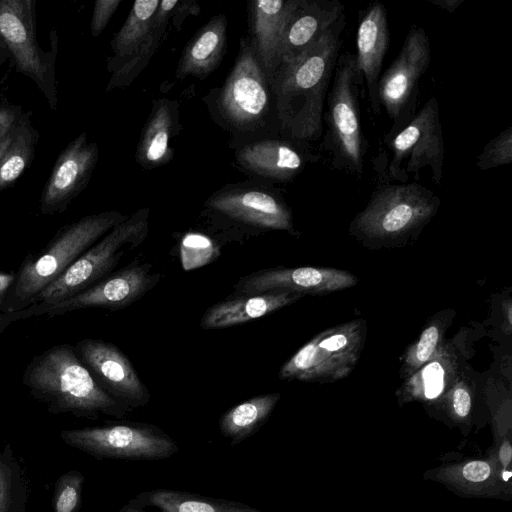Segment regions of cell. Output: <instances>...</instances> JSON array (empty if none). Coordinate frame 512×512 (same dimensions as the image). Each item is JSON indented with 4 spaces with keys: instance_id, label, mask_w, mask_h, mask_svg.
Listing matches in <instances>:
<instances>
[{
    "instance_id": "43",
    "label": "cell",
    "mask_w": 512,
    "mask_h": 512,
    "mask_svg": "<svg viewBox=\"0 0 512 512\" xmlns=\"http://www.w3.org/2000/svg\"><path fill=\"white\" fill-rule=\"evenodd\" d=\"M7 59H9V54L6 50L5 45L0 40V67L2 66V64L5 63V61H7Z\"/></svg>"
},
{
    "instance_id": "39",
    "label": "cell",
    "mask_w": 512,
    "mask_h": 512,
    "mask_svg": "<svg viewBox=\"0 0 512 512\" xmlns=\"http://www.w3.org/2000/svg\"><path fill=\"white\" fill-rule=\"evenodd\" d=\"M23 113L21 105L12 103L6 96L0 94V140L17 123Z\"/></svg>"
},
{
    "instance_id": "16",
    "label": "cell",
    "mask_w": 512,
    "mask_h": 512,
    "mask_svg": "<svg viewBox=\"0 0 512 512\" xmlns=\"http://www.w3.org/2000/svg\"><path fill=\"white\" fill-rule=\"evenodd\" d=\"M99 159V148L82 132L59 153L39 200L43 215L67 210L72 201L88 186Z\"/></svg>"
},
{
    "instance_id": "23",
    "label": "cell",
    "mask_w": 512,
    "mask_h": 512,
    "mask_svg": "<svg viewBox=\"0 0 512 512\" xmlns=\"http://www.w3.org/2000/svg\"><path fill=\"white\" fill-rule=\"evenodd\" d=\"M303 296L287 290L234 295L210 306L201 318L200 327L211 330L241 325L290 305Z\"/></svg>"
},
{
    "instance_id": "13",
    "label": "cell",
    "mask_w": 512,
    "mask_h": 512,
    "mask_svg": "<svg viewBox=\"0 0 512 512\" xmlns=\"http://www.w3.org/2000/svg\"><path fill=\"white\" fill-rule=\"evenodd\" d=\"M152 265L135 260L84 290L58 303L39 309L25 308L0 314V333L13 322L47 314L49 318L85 308L119 310L142 298L160 280Z\"/></svg>"
},
{
    "instance_id": "33",
    "label": "cell",
    "mask_w": 512,
    "mask_h": 512,
    "mask_svg": "<svg viewBox=\"0 0 512 512\" xmlns=\"http://www.w3.org/2000/svg\"><path fill=\"white\" fill-rule=\"evenodd\" d=\"M472 389L466 381L455 382L442 398L439 407L446 417V423L458 427L463 435L471 430Z\"/></svg>"
},
{
    "instance_id": "27",
    "label": "cell",
    "mask_w": 512,
    "mask_h": 512,
    "mask_svg": "<svg viewBox=\"0 0 512 512\" xmlns=\"http://www.w3.org/2000/svg\"><path fill=\"white\" fill-rule=\"evenodd\" d=\"M129 502L143 508L154 507L159 512H265L238 501L167 488L141 492Z\"/></svg>"
},
{
    "instance_id": "4",
    "label": "cell",
    "mask_w": 512,
    "mask_h": 512,
    "mask_svg": "<svg viewBox=\"0 0 512 512\" xmlns=\"http://www.w3.org/2000/svg\"><path fill=\"white\" fill-rule=\"evenodd\" d=\"M331 81L327 109L323 112L326 129L322 148L333 169L361 179L367 144L358 101L363 80L356 70L355 54H339Z\"/></svg>"
},
{
    "instance_id": "5",
    "label": "cell",
    "mask_w": 512,
    "mask_h": 512,
    "mask_svg": "<svg viewBox=\"0 0 512 512\" xmlns=\"http://www.w3.org/2000/svg\"><path fill=\"white\" fill-rule=\"evenodd\" d=\"M148 226V208H142L127 217L33 297L26 308L39 309L58 303L83 292L111 274L124 253L143 242L148 234Z\"/></svg>"
},
{
    "instance_id": "9",
    "label": "cell",
    "mask_w": 512,
    "mask_h": 512,
    "mask_svg": "<svg viewBox=\"0 0 512 512\" xmlns=\"http://www.w3.org/2000/svg\"><path fill=\"white\" fill-rule=\"evenodd\" d=\"M273 93L248 36L241 38L235 63L215 100L220 120L237 133L255 132L266 125Z\"/></svg>"
},
{
    "instance_id": "38",
    "label": "cell",
    "mask_w": 512,
    "mask_h": 512,
    "mask_svg": "<svg viewBox=\"0 0 512 512\" xmlns=\"http://www.w3.org/2000/svg\"><path fill=\"white\" fill-rule=\"evenodd\" d=\"M121 2L122 0L95 1L90 23L93 37H97L103 32Z\"/></svg>"
},
{
    "instance_id": "8",
    "label": "cell",
    "mask_w": 512,
    "mask_h": 512,
    "mask_svg": "<svg viewBox=\"0 0 512 512\" xmlns=\"http://www.w3.org/2000/svg\"><path fill=\"white\" fill-rule=\"evenodd\" d=\"M0 40L15 69L30 78L56 111L58 90L56 60L59 37L50 31V50L43 51L36 39V1L0 0Z\"/></svg>"
},
{
    "instance_id": "29",
    "label": "cell",
    "mask_w": 512,
    "mask_h": 512,
    "mask_svg": "<svg viewBox=\"0 0 512 512\" xmlns=\"http://www.w3.org/2000/svg\"><path fill=\"white\" fill-rule=\"evenodd\" d=\"M280 393L249 398L227 410L219 419L220 433L236 446L254 435L269 419L280 400Z\"/></svg>"
},
{
    "instance_id": "24",
    "label": "cell",
    "mask_w": 512,
    "mask_h": 512,
    "mask_svg": "<svg viewBox=\"0 0 512 512\" xmlns=\"http://www.w3.org/2000/svg\"><path fill=\"white\" fill-rule=\"evenodd\" d=\"M179 129L177 101L165 98L154 100L137 145V163L142 168L152 169L170 162L174 156L170 145Z\"/></svg>"
},
{
    "instance_id": "20",
    "label": "cell",
    "mask_w": 512,
    "mask_h": 512,
    "mask_svg": "<svg viewBox=\"0 0 512 512\" xmlns=\"http://www.w3.org/2000/svg\"><path fill=\"white\" fill-rule=\"evenodd\" d=\"M387 16V9L381 2H371L359 12L356 33V70L366 82L367 97L376 114L381 110L377 85L390 42Z\"/></svg>"
},
{
    "instance_id": "30",
    "label": "cell",
    "mask_w": 512,
    "mask_h": 512,
    "mask_svg": "<svg viewBox=\"0 0 512 512\" xmlns=\"http://www.w3.org/2000/svg\"><path fill=\"white\" fill-rule=\"evenodd\" d=\"M455 363L446 349L439 347L425 365L411 374L398 393L400 404L438 398L454 374Z\"/></svg>"
},
{
    "instance_id": "18",
    "label": "cell",
    "mask_w": 512,
    "mask_h": 512,
    "mask_svg": "<svg viewBox=\"0 0 512 512\" xmlns=\"http://www.w3.org/2000/svg\"><path fill=\"white\" fill-rule=\"evenodd\" d=\"M357 283L355 275L330 267L266 268L241 277L234 295L287 290L300 294H326Z\"/></svg>"
},
{
    "instance_id": "37",
    "label": "cell",
    "mask_w": 512,
    "mask_h": 512,
    "mask_svg": "<svg viewBox=\"0 0 512 512\" xmlns=\"http://www.w3.org/2000/svg\"><path fill=\"white\" fill-rule=\"evenodd\" d=\"M213 242L205 235L189 233L181 242V260L184 270L200 267L213 258Z\"/></svg>"
},
{
    "instance_id": "36",
    "label": "cell",
    "mask_w": 512,
    "mask_h": 512,
    "mask_svg": "<svg viewBox=\"0 0 512 512\" xmlns=\"http://www.w3.org/2000/svg\"><path fill=\"white\" fill-rule=\"evenodd\" d=\"M512 162V127H507L492 138L476 158L480 170H488Z\"/></svg>"
},
{
    "instance_id": "7",
    "label": "cell",
    "mask_w": 512,
    "mask_h": 512,
    "mask_svg": "<svg viewBox=\"0 0 512 512\" xmlns=\"http://www.w3.org/2000/svg\"><path fill=\"white\" fill-rule=\"evenodd\" d=\"M384 144L390 150V158L378 159L384 168L378 170L381 183H408L410 175L417 181L420 171L429 168L432 180L441 185L444 164V141L439 104L435 96L414 114L409 122Z\"/></svg>"
},
{
    "instance_id": "31",
    "label": "cell",
    "mask_w": 512,
    "mask_h": 512,
    "mask_svg": "<svg viewBox=\"0 0 512 512\" xmlns=\"http://www.w3.org/2000/svg\"><path fill=\"white\" fill-rule=\"evenodd\" d=\"M178 2L177 0H160L154 16L153 30L150 36L143 43L137 54L112 72L106 91L128 86L147 66L162 41L169 18L172 16Z\"/></svg>"
},
{
    "instance_id": "40",
    "label": "cell",
    "mask_w": 512,
    "mask_h": 512,
    "mask_svg": "<svg viewBox=\"0 0 512 512\" xmlns=\"http://www.w3.org/2000/svg\"><path fill=\"white\" fill-rule=\"evenodd\" d=\"M15 280V272L0 271V314L2 313L3 305L8 294L9 289Z\"/></svg>"
},
{
    "instance_id": "11",
    "label": "cell",
    "mask_w": 512,
    "mask_h": 512,
    "mask_svg": "<svg viewBox=\"0 0 512 512\" xmlns=\"http://www.w3.org/2000/svg\"><path fill=\"white\" fill-rule=\"evenodd\" d=\"M364 334L361 320L320 332L282 365L280 379L334 382L345 378L359 360Z\"/></svg>"
},
{
    "instance_id": "3",
    "label": "cell",
    "mask_w": 512,
    "mask_h": 512,
    "mask_svg": "<svg viewBox=\"0 0 512 512\" xmlns=\"http://www.w3.org/2000/svg\"><path fill=\"white\" fill-rule=\"evenodd\" d=\"M125 219L126 215L112 210L87 215L60 227L41 251L30 252L24 257L15 273L2 313L26 308L33 297Z\"/></svg>"
},
{
    "instance_id": "12",
    "label": "cell",
    "mask_w": 512,
    "mask_h": 512,
    "mask_svg": "<svg viewBox=\"0 0 512 512\" xmlns=\"http://www.w3.org/2000/svg\"><path fill=\"white\" fill-rule=\"evenodd\" d=\"M431 62L430 39L422 27L412 26L388 68L381 73L377 97L392 122L384 139L401 130L417 112L419 82Z\"/></svg>"
},
{
    "instance_id": "17",
    "label": "cell",
    "mask_w": 512,
    "mask_h": 512,
    "mask_svg": "<svg viewBox=\"0 0 512 512\" xmlns=\"http://www.w3.org/2000/svg\"><path fill=\"white\" fill-rule=\"evenodd\" d=\"M512 470H504L487 453L481 458L448 461L426 470L424 480L436 482L463 498L512 499Z\"/></svg>"
},
{
    "instance_id": "32",
    "label": "cell",
    "mask_w": 512,
    "mask_h": 512,
    "mask_svg": "<svg viewBox=\"0 0 512 512\" xmlns=\"http://www.w3.org/2000/svg\"><path fill=\"white\" fill-rule=\"evenodd\" d=\"M30 481L10 442L0 448V512H26Z\"/></svg>"
},
{
    "instance_id": "41",
    "label": "cell",
    "mask_w": 512,
    "mask_h": 512,
    "mask_svg": "<svg viewBox=\"0 0 512 512\" xmlns=\"http://www.w3.org/2000/svg\"><path fill=\"white\" fill-rule=\"evenodd\" d=\"M463 0H429L432 4L443 10L453 13Z\"/></svg>"
},
{
    "instance_id": "10",
    "label": "cell",
    "mask_w": 512,
    "mask_h": 512,
    "mask_svg": "<svg viewBox=\"0 0 512 512\" xmlns=\"http://www.w3.org/2000/svg\"><path fill=\"white\" fill-rule=\"evenodd\" d=\"M66 445L98 459L155 461L179 452L178 444L160 427L140 422H110L60 432Z\"/></svg>"
},
{
    "instance_id": "1",
    "label": "cell",
    "mask_w": 512,
    "mask_h": 512,
    "mask_svg": "<svg viewBox=\"0 0 512 512\" xmlns=\"http://www.w3.org/2000/svg\"><path fill=\"white\" fill-rule=\"evenodd\" d=\"M344 26L345 15L308 50L282 63L270 80L276 119L290 140L308 143L323 134L324 101Z\"/></svg>"
},
{
    "instance_id": "25",
    "label": "cell",
    "mask_w": 512,
    "mask_h": 512,
    "mask_svg": "<svg viewBox=\"0 0 512 512\" xmlns=\"http://www.w3.org/2000/svg\"><path fill=\"white\" fill-rule=\"evenodd\" d=\"M227 18L218 14L201 27L186 45L175 78L187 76L205 79L221 63L227 42Z\"/></svg>"
},
{
    "instance_id": "2",
    "label": "cell",
    "mask_w": 512,
    "mask_h": 512,
    "mask_svg": "<svg viewBox=\"0 0 512 512\" xmlns=\"http://www.w3.org/2000/svg\"><path fill=\"white\" fill-rule=\"evenodd\" d=\"M22 383L51 414L96 420L100 415L123 419L132 411L99 386L67 343L35 355L23 371Z\"/></svg>"
},
{
    "instance_id": "26",
    "label": "cell",
    "mask_w": 512,
    "mask_h": 512,
    "mask_svg": "<svg viewBox=\"0 0 512 512\" xmlns=\"http://www.w3.org/2000/svg\"><path fill=\"white\" fill-rule=\"evenodd\" d=\"M31 115V111L24 112L0 140V193L14 186L35 157L40 135Z\"/></svg>"
},
{
    "instance_id": "35",
    "label": "cell",
    "mask_w": 512,
    "mask_h": 512,
    "mask_svg": "<svg viewBox=\"0 0 512 512\" xmlns=\"http://www.w3.org/2000/svg\"><path fill=\"white\" fill-rule=\"evenodd\" d=\"M84 481V475L79 470L62 473L54 484L53 512H80Z\"/></svg>"
},
{
    "instance_id": "34",
    "label": "cell",
    "mask_w": 512,
    "mask_h": 512,
    "mask_svg": "<svg viewBox=\"0 0 512 512\" xmlns=\"http://www.w3.org/2000/svg\"><path fill=\"white\" fill-rule=\"evenodd\" d=\"M442 333L440 320L432 321L424 328L418 340L404 354L402 371L405 375L410 376L432 359L440 347Z\"/></svg>"
},
{
    "instance_id": "19",
    "label": "cell",
    "mask_w": 512,
    "mask_h": 512,
    "mask_svg": "<svg viewBox=\"0 0 512 512\" xmlns=\"http://www.w3.org/2000/svg\"><path fill=\"white\" fill-rule=\"evenodd\" d=\"M298 141L262 139L240 147L236 162L249 174L272 182H290L302 172L307 162L317 161Z\"/></svg>"
},
{
    "instance_id": "6",
    "label": "cell",
    "mask_w": 512,
    "mask_h": 512,
    "mask_svg": "<svg viewBox=\"0 0 512 512\" xmlns=\"http://www.w3.org/2000/svg\"><path fill=\"white\" fill-rule=\"evenodd\" d=\"M439 206V197L418 182L379 183L351 229L369 239L398 238L423 227Z\"/></svg>"
},
{
    "instance_id": "42",
    "label": "cell",
    "mask_w": 512,
    "mask_h": 512,
    "mask_svg": "<svg viewBox=\"0 0 512 512\" xmlns=\"http://www.w3.org/2000/svg\"><path fill=\"white\" fill-rule=\"evenodd\" d=\"M114 512H148L145 508L134 505L133 503L129 502L123 505L119 510Z\"/></svg>"
},
{
    "instance_id": "22",
    "label": "cell",
    "mask_w": 512,
    "mask_h": 512,
    "mask_svg": "<svg viewBox=\"0 0 512 512\" xmlns=\"http://www.w3.org/2000/svg\"><path fill=\"white\" fill-rule=\"evenodd\" d=\"M298 0H256L249 3L248 36L270 82L281 65V41L285 25Z\"/></svg>"
},
{
    "instance_id": "28",
    "label": "cell",
    "mask_w": 512,
    "mask_h": 512,
    "mask_svg": "<svg viewBox=\"0 0 512 512\" xmlns=\"http://www.w3.org/2000/svg\"><path fill=\"white\" fill-rule=\"evenodd\" d=\"M160 0L135 1L131 10L111 40V50L114 53L108 60L107 68L114 72L130 60L140 50L153 30V21Z\"/></svg>"
},
{
    "instance_id": "15",
    "label": "cell",
    "mask_w": 512,
    "mask_h": 512,
    "mask_svg": "<svg viewBox=\"0 0 512 512\" xmlns=\"http://www.w3.org/2000/svg\"><path fill=\"white\" fill-rule=\"evenodd\" d=\"M74 349L99 386L132 410L150 401V392L128 357L114 344L84 338Z\"/></svg>"
},
{
    "instance_id": "14",
    "label": "cell",
    "mask_w": 512,
    "mask_h": 512,
    "mask_svg": "<svg viewBox=\"0 0 512 512\" xmlns=\"http://www.w3.org/2000/svg\"><path fill=\"white\" fill-rule=\"evenodd\" d=\"M205 206L237 223L263 230H293L292 214L275 192L266 187L239 183L212 194Z\"/></svg>"
},
{
    "instance_id": "21",
    "label": "cell",
    "mask_w": 512,
    "mask_h": 512,
    "mask_svg": "<svg viewBox=\"0 0 512 512\" xmlns=\"http://www.w3.org/2000/svg\"><path fill=\"white\" fill-rule=\"evenodd\" d=\"M344 15L338 0H298L284 28L281 64L290 62L318 42Z\"/></svg>"
}]
</instances>
